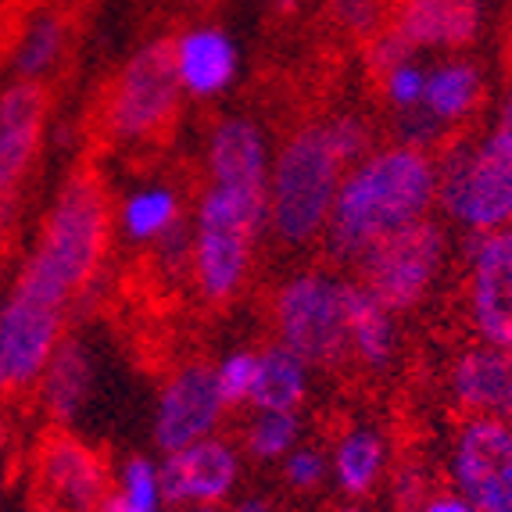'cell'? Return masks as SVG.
I'll return each instance as SVG.
<instances>
[{"instance_id":"d6a6232c","label":"cell","mask_w":512,"mask_h":512,"mask_svg":"<svg viewBox=\"0 0 512 512\" xmlns=\"http://www.w3.org/2000/svg\"><path fill=\"white\" fill-rule=\"evenodd\" d=\"M391 495H394V509L398 512H416L419 505L434 495L430 470L419 459L398 462V470H394V477H391Z\"/></svg>"},{"instance_id":"7c38bea8","label":"cell","mask_w":512,"mask_h":512,"mask_svg":"<svg viewBox=\"0 0 512 512\" xmlns=\"http://www.w3.org/2000/svg\"><path fill=\"white\" fill-rule=\"evenodd\" d=\"M36 487L58 512H97L111 495V466L69 430H54L36 448Z\"/></svg>"},{"instance_id":"83f0119b","label":"cell","mask_w":512,"mask_h":512,"mask_svg":"<svg viewBox=\"0 0 512 512\" xmlns=\"http://www.w3.org/2000/svg\"><path fill=\"white\" fill-rule=\"evenodd\" d=\"M301 419L298 412H255V419L248 423L244 434V448L251 459L258 462H276L298 448Z\"/></svg>"},{"instance_id":"1f68e13d","label":"cell","mask_w":512,"mask_h":512,"mask_svg":"<svg viewBox=\"0 0 512 512\" xmlns=\"http://www.w3.org/2000/svg\"><path fill=\"white\" fill-rule=\"evenodd\" d=\"M255 376H258V351H233L215 366V384H219L222 405L226 409H237V405L251 402V391H255Z\"/></svg>"},{"instance_id":"52a82bcc","label":"cell","mask_w":512,"mask_h":512,"mask_svg":"<svg viewBox=\"0 0 512 512\" xmlns=\"http://www.w3.org/2000/svg\"><path fill=\"white\" fill-rule=\"evenodd\" d=\"M344 283L326 269H301L273 291L276 344L294 351L308 369H341L351 362Z\"/></svg>"},{"instance_id":"d4e9b609","label":"cell","mask_w":512,"mask_h":512,"mask_svg":"<svg viewBox=\"0 0 512 512\" xmlns=\"http://www.w3.org/2000/svg\"><path fill=\"white\" fill-rule=\"evenodd\" d=\"M308 398V366L283 344H269L258 351V376L251 391L255 412H298Z\"/></svg>"},{"instance_id":"603a6c76","label":"cell","mask_w":512,"mask_h":512,"mask_svg":"<svg viewBox=\"0 0 512 512\" xmlns=\"http://www.w3.org/2000/svg\"><path fill=\"white\" fill-rule=\"evenodd\" d=\"M69 18L61 11H40L22 26L11 51V72L15 79H29V83H47L54 72L61 69V61L69 54Z\"/></svg>"},{"instance_id":"30bf717a","label":"cell","mask_w":512,"mask_h":512,"mask_svg":"<svg viewBox=\"0 0 512 512\" xmlns=\"http://www.w3.org/2000/svg\"><path fill=\"white\" fill-rule=\"evenodd\" d=\"M448 480L480 512H512V423L462 416L448 444Z\"/></svg>"},{"instance_id":"f546056e","label":"cell","mask_w":512,"mask_h":512,"mask_svg":"<svg viewBox=\"0 0 512 512\" xmlns=\"http://www.w3.org/2000/svg\"><path fill=\"white\" fill-rule=\"evenodd\" d=\"M380 86V97L391 108V115H405V111H416L423 104V86H427V69L419 65L416 58L398 61L391 72L376 79Z\"/></svg>"},{"instance_id":"e0dca14e","label":"cell","mask_w":512,"mask_h":512,"mask_svg":"<svg viewBox=\"0 0 512 512\" xmlns=\"http://www.w3.org/2000/svg\"><path fill=\"white\" fill-rule=\"evenodd\" d=\"M448 394L462 416H495L512 423V348L473 341L455 351Z\"/></svg>"},{"instance_id":"7402d4cb","label":"cell","mask_w":512,"mask_h":512,"mask_svg":"<svg viewBox=\"0 0 512 512\" xmlns=\"http://www.w3.org/2000/svg\"><path fill=\"white\" fill-rule=\"evenodd\" d=\"M344 319H348L351 362H359L369 373L391 369L394 355H398L394 312L376 294H369L359 280L344 283Z\"/></svg>"},{"instance_id":"8fae6325","label":"cell","mask_w":512,"mask_h":512,"mask_svg":"<svg viewBox=\"0 0 512 512\" xmlns=\"http://www.w3.org/2000/svg\"><path fill=\"white\" fill-rule=\"evenodd\" d=\"M462 308L473 341L512 348V226L466 233Z\"/></svg>"},{"instance_id":"ac0fdd59","label":"cell","mask_w":512,"mask_h":512,"mask_svg":"<svg viewBox=\"0 0 512 512\" xmlns=\"http://www.w3.org/2000/svg\"><path fill=\"white\" fill-rule=\"evenodd\" d=\"M208 183L233 190H265L269 194V172H273V154L262 126L248 115H230L219 119L208 133L205 147Z\"/></svg>"},{"instance_id":"b9f144b4","label":"cell","mask_w":512,"mask_h":512,"mask_svg":"<svg viewBox=\"0 0 512 512\" xmlns=\"http://www.w3.org/2000/svg\"><path fill=\"white\" fill-rule=\"evenodd\" d=\"M0 233H4V230H0Z\"/></svg>"},{"instance_id":"d6986e66","label":"cell","mask_w":512,"mask_h":512,"mask_svg":"<svg viewBox=\"0 0 512 512\" xmlns=\"http://www.w3.org/2000/svg\"><path fill=\"white\" fill-rule=\"evenodd\" d=\"M172 61L180 76L183 97L212 101L226 94L240 72V51L233 36L219 26H190L172 40Z\"/></svg>"},{"instance_id":"6da1fadb","label":"cell","mask_w":512,"mask_h":512,"mask_svg":"<svg viewBox=\"0 0 512 512\" xmlns=\"http://www.w3.org/2000/svg\"><path fill=\"white\" fill-rule=\"evenodd\" d=\"M437 208V154L409 144L373 147L359 165L344 172L323 251L337 265H359L373 244Z\"/></svg>"},{"instance_id":"4fadbf2b","label":"cell","mask_w":512,"mask_h":512,"mask_svg":"<svg viewBox=\"0 0 512 512\" xmlns=\"http://www.w3.org/2000/svg\"><path fill=\"white\" fill-rule=\"evenodd\" d=\"M222 394L215 384V366L187 362L165 380L158 405H154V444L158 452L172 455L190 444L205 441L222 423Z\"/></svg>"},{"instance_id":"ab89813d","label":"cell","mask_w":512,"mask_h":512,"mask_svg":"<svg viewBox=\"0 0 512 512\" xmlns=\"http://www.w3.org/2000/svg\"><path fill=\"white\" fill-rule=\"evenodd\" d=\"M187 4H205V0H187Z\"/></svg>"},{"instance_id":"2e32d148","label":"cell","mask_w":512,"mask_h":512,"mask_svg":"<svg viewBox=\"0 0 512 512\" xmlns=\"http://www.w3.org/2000/svg\"><path fill=\"white\" fill-rule=\"evenodd\" d=\"M391 29L416 54H466L484 29V0H391Z\"/></svg>"},{"instance_id":"4dcf8cb0","label":"cell","mask_w":512,"mask_h":512,"mask_svg":"<svg viewBox=\"0 0 512 512\" xmlns=\"http://www.w3.org/2000/svg\"><path fill=\"white\" fill-rule=\"evenodd\" d=\"M326 137H330L333 151L341 154V162L348 165H359L369 151H373V126L362 119L359 111H337L330 119H323Z\"/></svg>"},{"instance_id":"ba28073f","label":"cell","mask_w":512,"mask_h":512,"mask_svg":"<svg viewBox=\"0 0 512 512\" xmlns=\"http://www.w3.org/2000/svg\"><path fill=\"white\" fill-rule=\"evenodd\" d=\"M452 255V240L437 215L412 222L366 251L355 265V280L384 301L394 316L416 312L437 291Z\"/></svg>"},{"instance_id":"8d00e7d4","label":"cell","mask_w":512,"mask_h":512,"mask_svg":"<svg viewBox=\"0 0 512 512\" xmlns=\"http://www.w3.org/2000/svg\"><path fill=\"white\" fill-rule=\"evenodd\" d=\"M230 512H276L273 502H265V498H244V502H237Z\"/></svg>"},{"instance_id":"9a60e30c","label":"cell","mask_w":512,"mask_h":512,"mask_svg":"<svg viewBox=\"0 0 512 512\" xmlns=\"http://www.w3.org/2000/svg\"><path fill=\"white\" fill-rule=\"evenodd\" d=\"M162 491L169 509L190 505H219L233 495L240 480V452L222 437H205L183 452H172L158 462Z\"/></svg>"},{"instance_id":"9c48e42d","label":"cell","mask_w":512,"mask_h":512,"mask_svg":"<svg viewBox=\"0 0 512 512\" xmlns=\"http://www.w3.org/2000/svg\"><path fill=\"white\" fill-rule=\"evenodd\" d=\"M69 305L36 294L22 283H11L0 298V391H36L43 369L65 341Z\"/></svg>"},{"instance_id":"60d3db41","label":"cell","mask_w":512,"mask_h":512,"mask_svg":"<svg viewBox=\"0 0 512 512\" xmlns=\"http://www.w3.org/2000/svg\"><path fill=\"white\" fill-rule=\"evenodd\" d=\"M0 398H4V391H0Z\"/></svg>"},{"instance_id":"5bb4252c","label":"cell","mask_w":512,"mask_h":512,"mask_svg":"<svg viewBox=\"0 0 512 512\" xmlns=\"http://www.w3.org/2000/svg\"><path fill=\"white\" fill-rule=\"evenodd\" d=\"M47 108H51L47 83L11 79L0 90V230H4V215L15 205L18 187L26 183L40 154Z\"/></svg>"},{"instance_id":"f1b7e54d","label":"cell","mask_w":512,"mask_h":512,"mask_svg":"<svg viewBox=\"0 0 512 512\" xmlns=\"http://www.w3.org/2000/svg\"><path fill=\"white\" fill-rule=\"evenodd\" d=\"M330 18L337 29L369 43L391 26V0H330Z\"/></svg>"},{"instance_id":"3957f363","label":"cell","mask_w":512,"mask_h":512,"mask_svg":"<svg viewBox=\"0 0 512 512\" xmlns=\"http://www.w3.org/2000/svg\"><path fill=\"white\" fill-rule=\"evenodd\" d=\"M348 165L333 151L323 119L301 122L283 137L269 172V230L287 248L323 240Z\"/></svg>"},{"instance_id":"836d02e7","label":"cell","mask_w":512,"mask_h":512,"mask_svg":"<svg viewBox=\"0 0 512 512\" xmlns=\"http://www.w3.org/2000/svg\"><path fill=\"white\" fill-rule=\"evenodd\" d=\"M326 473H330V459L319 448H294L283 459V477L294 491H316L326 480Z\"/></svg>"},{"instance_id":"f35d334b","label":"cell","mask_w":512,"mask_h":512,"mask_svg":"<svg viewBox=\"0 0 512 512\" xmlns=\"http://www.w3.org/2000/svg\"><path fill=\"white\" fill-rule=\"evenodd\" d=\"M341 512H362V509H359V505H344Z\"/></svg>"},{"instance_id":"277c9868","label":"cell","mask_w":512,"mask_h":512,"mask_svg":"<svg viewBox=\"0 0 512 512\" xmlns=\"http://www.w3.org/2000/svg\"><path fill=\"white\" fill-rule=\"evenodd\" d=\"M269 230V194L208 183L194 212L190 276L208 305H230L251 273L258 237Z\"/></svg>"},{"instance_id":"8992f818","label":"cell","mask_w":512,"mask_h":512,"mask_svg":"<svg viewBox=\"0 0 512 512\" xmlns=\"http://www.w3.org/2000/svg\"><path fill=\"white\" fill-rule=\"evenodd\" d=\"M180 104L183 86L172 61V40L154 36L140 43L111 76L101 104V126L115 144H158L180 115Z\"/></svg>"},{"instance_id":"484cf974","label":"cell","mask_w":512,"mask_h":512,"mask_svg":"<svg viewBox=\"0 0 512 512\" xmlns=\"http://www.w3.org/2000/svg\"><path fill=\"white\" fill-rule=\"evenodd\" d=\"M180 222H183V201L176 194V187H169V183H151V187L133 190L119 208V230L133 244H158Z\"/></svg>"},{"instance_id":"d590c367","label":"cell","mask_w":512,"mask_h":512,"mask_svg":"<svg viewBox=\"0 0 512 512\" xmlns=\"http://www.w3.org/2000/svg\"><path fill=\"white\" fill-rule=\"evenodd\" d=\"M491 122H498V126H512V79L505 83L502 97H498V104H495V119H491Z\"/></svg>"},{"instance_id":"7a4b0ae2","label":"cell","mask_w":512,"mask_h":512,"mask_svg":"<svg viewBox=\"0 0 512 512\" xmlns=\"http://www.w3.org/2000/svg\"><path fill=\"white\" fill-rule=\"evenodd\" d=\"M111 244V205L97 172L79 169L61 183L15 283L69 305L97 280Z\"/></svg>"},{"instance_id":"ffe728a7","label":"cell","mask_w":512,"mask_h":512,"mask_svg":"<svg viewBox=\"0 0 512 512\" xmlns=\"http://www.w3.org/2000/svg\"><path fill=\"white\" fill-rule=\"evenodd\" d=\"M487 97V79L484 69L470 54H441L427 69V86H423V104L430 119L448 133L459 137L462 126H470L477 119V111L484 108Z\"/></svg>"},{"instance_id":"74e56055","label":"cell","mask_w":512,"mask_h":512,"mask_svg":"<svg viewBox=\"0 0 512 512\" xmlns=\"http://www.w3.org/2000/svg\"><path fill=\"white\" fill-rule=\"evenodd\" d=\"M172 512V509H169ZM187 512H219V505H190Z\"/></svg>"},{"instance_id":"44dd1931","label":"cell","mask_w":512,"mask_h":512,"mask_svg":"<svg viewBox=\"0 0 512 512\" xmlns=\"http://www.w3.org/2000/svg\"><path fill=\"white\" fill-rule=\"evenodd\" d=\"M36 394H40L43 416L51 419L58 430H69L76 423L79 412L90 402V394H94V359H90V348L79 337L65 333L51 366L43 369Z\"/></svg>"},{"instance_id":"e575fe53","label":"cell","mask_w":512,"mask_h":512,"mask_svg":"<svg viewBox=\"0 0 512 512\" xmlns=\"http://www.w3.org/2000/svg\"><path fill=\"white\" fill-rule=\"evenodd\" d=\"M416 512H480V509L466 502L462 495H455V491H434Z\"/></svg>"},{"instance_id":"5b68a950","label":"cell","mask_w":512,"mask_h":512,"mask_svg":"<svg viewBox=\"0 0 512 512\" xmlns=\"http://www.w3.org/2000/svg\"><path fill=\"white\" fill-rule=\"evenodd\" d=\"M437 212L462 233L512 226V126L491 122L437 151Z\"/></svg>"},{"instance_id":"4316f807","label":"cell","mask_w":512,"mask_h":512,"mask_svg":"<svg viewBox=\"0 0 512 512\" xmlns=\"http://www.w3.org/2000/svg\"><path fill=\"white\" fill-rule=\"evenodd\" d=\"M97 512H165L158 462L144 459V455L122 462L119 484L111 487V495L97 505Z\"/></svg>"},{"instance_id":"cb8c5ba5","label":"cell","mask_w":512,"mask_h":512,"mask_svg":"<svg viewBox=\"0 0 512 512\" xmlns=\"http://www.w3.org/2000/svg\"><path fill=\"white\" fill-rule=\"evenodd\" d=\"M333 484L341 487V495L366 498L376 491V484L387 473V444L380 430L373 427H351L348 434L337 437L330 452Z\"/></svg>"}]
</instances>
